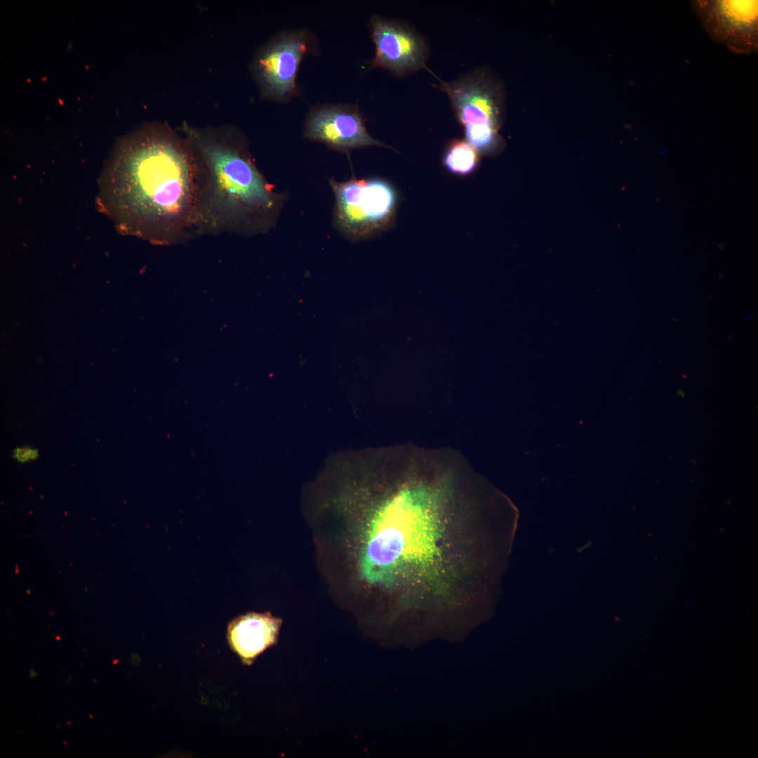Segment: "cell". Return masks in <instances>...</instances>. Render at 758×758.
<instances>
[{
    "label": "cell",
    "instance_id": "12",
    "mask_svg": "<svg viewBox=\"0 0 758 758\" xmlns=\"http://www.w3.org/2000/svg\"><path fill=\"white\" fill-rule=\"evenodd\" d=\"M13 456L18 463H24L36 460L39 457V452L36 448L22 446L14 449Z\"/></svg>",
    "mask_w": 758,
    "mask_h": 758
},
{
    "label": "cell",
    "instance_id": "6",
    "mask_svg": "<svg viewBox=\"0 0 758 758\" xmlns=\"http://www.w3.org/2000/svg\"><path fill=\"white\" fill-rule=\"evenodd\" d=\"M691 5L713 41L737 54L757 52V1L698 0Z\"/></svg>",
    "mask_w": 758,
    "mask_h": 758
},
{
    "label": "cell",
    "instance_id": "11",
    "mask_svg": "<svg viewBox=\"0 0 758 758\" xmlns=\"http://www.w3.org/2000/svg\"><path fill=\"white\" fill-rule=\"evenodd\" d=\"M478 153L466 140H457L448 147L444 164L451 172L467 175L476 167Z\"/></svg>",
    "mask_w": 758,
    "mask_h": 758
},
{
    "label": "cell",
    "instance_id": "2",
    "mask_svg": "<svg viewBox=\"0 0 758 758\" xmlns=\"http://www.w3.org/2000/svg\"><path fill=\"white\" fill-rule=\"evenodd\" d=\"M100 188V206L124 233L159 244L196 235L195 157L167 122L146 124L120 138Z\"/></svg>",
    "mask_w": 758,
    "mask_h": 758
},
{
    "label": "cell",
    "instance_id": "4",
    "mask_svg": "<svg viewBox=\"0 0 758 758\" xmlns=\"http://www.w3.org/2000/svg\"><path fill=\"white\" fill-rule=\"evenodd\" d=\"M465 130L466 141L478 152L493 151L500 143L502 95L500 86L484 70H474L455 80H439Z\"/></svg>",
    "mask_w": 758,
    "mask_h": 758
},
{
    "label": "cell",
    "instance_id": "5",
    "mask_svg": "<svg viewBox=\"0 0 758 758\" xmlns=\"http://www.w3.org/2000/svg\"><path fill=\"white\" fill-rule=\"evenodd\" d=\"M330 185L335 196V224L346 237L356 239L370 235L389 222L396 196L385 181L331 180Z\"/></svg>",
    "mask_w": 758,
    "mask_h": 758
},
{
    "label": "cell",
    "instance_id": "7",
    "mask_svg": "<svg viewBox=\"0 0 758 758\" xmlns=\"http://www.w3.org/2000/svg\"><path fill=\"white\" fill-rule=\"evenodd\" d=\"M375 54L373 65L397 76L425 67L429 49L424 38L411 26L374 16L371 22Z\"/></svg>",
    "mask_w": 758,
    "mask_h": 758
},
{
    "label": "cell",
    "instance_id": "10",
    "mask_svg": "<svg viewBox=\"0 0 758 758\" xmlns=\"http://www.w3.org/2000/svg\"><path fill=\"white\" fill-rule=\"evenodd\" d=\"M281 625V619L270 613H249L229 624L227 639L242 661L251 664L277 641Z\"/></svg>",
    "mask_w": 758,
    "mask_h": 758
},
{
    "label": "cell",
    "instance_id": "9",
    "mask_svg": "<svg viewBox=\"0 0 758 758\" xmlns=\"http://www.w3.org/2000/svg\"><path fill=\"white\" fill-rule=\"evenodd\" d=\"M305 133L308 138L340 151L367 146L388 147L368 134L357 112L338 107L313 112L307 122Z\"/></svg>",
    "mask_w": 758,
    "mask_h": 758
},
{
    "label": "cell",
    "instance_id": "13",
    "mask_svg": "<svg viewBox=\"0 0 758 758\" xmlns=\"http://www.w3.org/2000/svg\"><path fill=\"white\" fill-rule=\"evenodd\" d=\"M752 314H751L750 316L748 317L747 319L750 320L752 318Z\"/></svg>",
    "mask_w": 758,
    "mask_h": 758
},
{
    "label": "cell",
    "instance_id": "1",
    "mask_svg": "<svg viewBox=\"0 0 758 758\" xmlns=\"http://www.w3.org/2000/svg\"><path fill=\"white\" fill-rule=\"evenodd\" d=\"M330 528L347 585L409 632L467 625L478 576L476 478L449 449L373 454Z\"/></svg>",
    "mask_w": 758,
    "mask_h": 758
},
{
    "label": "cell",
    "instance_id": "8",
    "mask_svg": "<svg viewBox=\"0 0 758 758\" xmlns=\"http://www.w3.org/2000/svg\"><path fill=\"white\" fill-rule=\"evenodd\" d=\"M305 51L303 34L294 32L275 37L259 51L253 62V72L264 95L282 99L290 95Z\"/></svg>",
    "mask_w": 758,
    "mask_h": 758
},
{
    "label": "cell",
    "instance_id": "3",
    "mask_svg": "<svg viewBox=\"0 0 758 758\" xmlns=\"http://www.w3.org/2000/svg\"><path fill=\"white\" fill-rule=\"evenodd\" d=\"M197 164L196 235L268 232L279 220L286 195L258 170L246 139L231 126L177 128Z\"/></svg>",
    "mask_w": 758,
    "mask_h": 758
}]
</instances>
